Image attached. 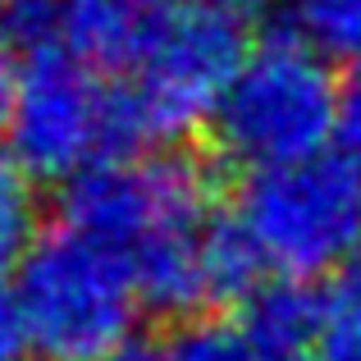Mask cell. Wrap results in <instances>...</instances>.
Returning <instances> with one entry per match:
<instances>
[{
  "mask_svg": "<svg viewBox=\"0 0 361 361\" xmlns=\"http://www.w3.org/2000/svg\"><path fill=\"white\" fill-rule=\"evenodd\" d=\"M64 229L137 256L165 233L211 220V174L188 151L110 156L64 183Z\"/></svg>",
  "mask_w": 361,
  "mask_h": 361,
  "instance_id": "5b68a950",
  "label": "cell"
},
{
  "mask_svg": "<svg viewBox=\"0 0 361 361\" xmlns=\"http://www.w3.org/2000/svg\"><path fill=\"white\" fill-rule=\"evenodd\" d=\"M233 5H243V9H247V5H256V0H233Z\"/></svg>",
  "mask_w": 361,
  "mask_h": 361,
  "instance_id": "ffe728a7",
  "label": "cell"
},
{
  "mask_svg": "<svg viewBox=\"0 0 361 361\" xmlns=\"http://www.w3.org/2000/svg\"><path fill=\"white\" fill-rule=\"evenodd\" d=\"M106 361H160V353H147V348L128 343V348H119V353H110Z\"/></svg>",
  "mask_w": 361,
  "mask_h": 361,
  "instance_id": "ac0fdd59",
  "label": "cell"
},
{
  "mask_svg": "<svg viewBox=\"0 0 361 361\" xmlns=\"http://www.w3.org/2000/svg\"><path fill=\"white\" fill-rule=\"evenodd\" d=\"M325 302H329V316H343V320H361V247L329 274L325 283Z\"/></svg>",
  "mask_w": 361,
  "mask_h": 361,
  "instance_id": "4fadbf2b",
  "label": "cell"
},
{
  "mask_svg": "<svg viewBox=\"0 0 361 361\" xmlns=\"http://www.w3.org/2000/svg\"><path fill=\"white\" fill-rule=\"evenodd\" d=\"M160 361H265L261 348L247 338L238 320L224 316H192L165 338Z\"/></svg>",
  "mask_w": 361,
  "mask_h": 361,
  "instance_id": "30bf717a",
  "label": "cell"
},
{
  "mask_svg": "<svg viewBox=\"0 0 361 361\" xmlns=\"http://www.w3.org/2000/svg\"><path fill=\"white\" fill-rule=\"evenodd\" d=\"M247 55L243 5L169 0L142 60L110 92V156H137L206 123Z\"/></svg>",
  "mask_w": 361,
  "mask_h": 361,
  "instance_id": "6da1fadb",
  "label": "cell"
},
{
  "mask_svg": "<svg viewBox=\"0 0 361 361\" xmlns=\"http://www.w3.org/2000/svg\"><path fill=\"white\" fill-rule=\"evenodd\" d=\"M238 220L261 261L279 274H334L361 247V160L320 151L311 160L256 169L243 183Z\"/></svg>",
  "mask_w": 361,
  "mask_h": 361,
  "instance_id": "277c9868",
  "label": "cell"
},
{
  "mask_svg": "<svg viewBox=\"0 0 361 361\" xmlns=\"http://www.w3.org/2000/svg\"><path fill=\"white\" fill-rule=\"evenodd\" d=\"M169 0H60V46L97 73H123L142 60Z\"/></svg>",
  "mask_w": 361,
  "mask_h": 361,
  "instance_id": "52a82bcc",
  "label": "cell"
},
{
  "mask_svg": "<svg viewBox=\"0 0 361 361\" xmlns=\"http://www.w3.org/2000/svg\"><path fill=\"white\" fill-rule=\"evenodd\" d=\"M316 361H361V320L329 316L325 334L316 343Z\"/></svg>",
  "mask_w": 361,
  "mask_h": 361,
  "instance_id": "9a60e30c",
  "label": "cell"
},
{
  "mask_svg": "<svg viewBox=\"0 0 361 361\" xmlns=\"http://www.w3.org/2000/svg\"><path fill=\"white\" fill-rule=\"evenodd\" d=\"M14 92H18V73L9 69L5 51H0V128H9V115H14Z\"/></svg>",
  "mask_w": 361,
  "mask_h": 361,
  "instance_id": "e0dca14e",
  "label": "cell"
},
{
  "mask_svg": "<svg viewBox=\"0 0 361 361\" xmlns=\"http://www.w3.org/2000/svg\"><path fill=\"white\" fill-rule=\"evenodd\" d=\"M110 92L97 69L64 46L23 55L9 115V156L27 178H78L110 160Z\"/></svg>",
  "mask_w": 361,
  "mask_h": 361,
  "instance_id": "8992f818",
  "label": "cell"
},
{
  "mask_svg": "<svg viewBox=\"0 0 361 361\" xmlns=\"http://www.w3.org/2000/svg\"><path fill=\"white\" fill-rule=\"evenodd\" d=\"M27 348L46 361H106L128 348L142 293L128 256L87 233H46L14 270Z\"/></svg>",
  "mask_w": 361,
  "mask_h": 361,
  "instance_id": "7a4b0ae2",
  "label": "cell"
},
{
  "mask_svg": "<svg viewBox=\"0 0 361 361\" xmlns=\"http://www.w3.org/2000/svg\"><path fill=\"white\" fill-rule=\"evenodd\" d=\"M288 32L325 64L361 69V0H293Z\"/></svg>",
  "mask_w": 361,
  "mask_h": 361,
  "instance_id": "9c48e42d",
  "label": "cell"
},
{
  "mask_svg": "<svg viewBox=\"0 0 361 361\" xmlns=\"http://www.w3.org/2000/svg\"><path fill=\"white\" fill-rule=\"evenodd\" d=\"M238 325L247 329L261 357H302L307 348L320 343L329 325V302L311 279H265L252 298L243 302Z\"/></svg>",
  "mask_w": 361,
  "mask_h": 361,
  "instance_id": "ba28073f",
  "label": "cell"
},
{
  "mask_svg": "<svg viewBox=\"0 0 361 361\" xmlns=\"http://www.w3.org/2000/svg\"><path fill=\"white\" fill-rule=\"evenodd\" d=\"M27 348V329H23V316H18V302H14V288H0V361H23Z\"/></svg>",
  "mask_w": 361,
  "mask_h": 361,
  "instance_id": "2e32d148",
  "label": "cell"
},
{
  "mask_svg": "<svg viewBox=\"0 0 361 361\" xmlns=\"http://www.w3.org/2000/svg\"><path fill=\"white\" fill-rule=\"evenodd\" d=\"M0 27L23 55L60 46V0H5Z\"/></svg>",
  "mask_w": 361,
  "mask_h": 361,
  "instance_id": "7c38bea8",
  "label": "cell"
},
{
  "mask_svg": "<svg viewBox=\"0 0 361 361\" xmlns=\"http://www.w3.org/2000/svg\"><path fill=\"white\" fill-rule=\"evenodd\" d=\"M334 128L338 87L329 64L293 32L252 46L211 115L215 147L252 174L329 151Z\"/></svg>",
  "mask_w": 361,
  "mask_h": 361,
  "instance_id": "3957f363",
  "label": "cell"
},
{
  "mask_svg": "<svg viewBox=\"0 0 361 361\" xmlns=\"http://www.w3.org/2000/svg\"><path fill=\"white\" fill-rule=\"evenodd\" d=\"M334 137H338V151H343V156L361 160V69H353L348 82L338 87V128H334Z\"/></svg>",
  "mask_w": 361,
  "mask_h": 361,
  "instance_id": "5bb4252c",
  "label": "cell"
},
{
  "mask_svg": "<svg viewBox=\"0 0 361 361\" xmlns=\"http://www.w3.org/2000/svg\"><path fill=\"white\" fill-rule=\"evenodd\" d=\"M265 361H302V357H265Z\"/></svg>",
  "mask_w": 361,
  "mask_h": 361,
  "instance_id": "d6986e66",
  "label": "cell"
},
{
  "mask_svg": "<svg viewBox=\"0 0 361 361\" xmlns=\"http://www.w3.org/2000/svg\"><path fill=\"white\" fill-rule=\"evenodd\" d=\"M32 233H37L32 178L9 151H0V274L23 265V256L37 243Z\"/></svg>",
  "mask_w": 361,
  "mask_h": 361,
  "instance_id": "8fae6325",
  "label": "cell"
}]
</instances>
